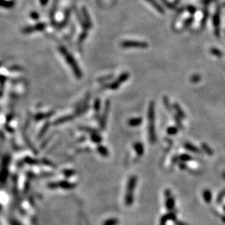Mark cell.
I'll use <instances>...</instances> for the list:
<instances>
[{"mask_svg":"<svg viewBox=\"0 0 225 225\" xmlns=\"http://www.w3.org/2000/svg\"><path fill=\"white\" fill-rule=\"evenodd\" d=\"M148 138L151 143L154 144L156 141V128H155V103L151 101L148 108Z\"/></svg>","mask_w":225,"mask_h":225,"instance_id":"obj_1","label":"cell"},{"mask_svg":"<svg viewBox=\"0 0 225 225\" xmlns=\"http://www.w3.org/2000/svg\"><path fill=\"white\" fill-rule=\"evenodd\" d=\"M138 181V178L135 176H132L128 180V184H127V192H126V197H125V202L127 205H132L133 202V198H134V188H135L136 184Z\"/></svg>","mask_w":225,"mask_h":225,"instance_id":"obj_2","label":"cell"},{"mask_svg":"<svg viewBox=\"0 0 225 225\" xmlns=\"http://www.w3.org/2000/svg\"><path fill=\"white\" fill-rule=\"evenodd\" d=\"M60 51H62V53H63V55L65 57L66 60L68 62V64L70 65V67L73 68V71H74L75 75H76L77 78H80L82 77V73H81L80 69L79 68L78 65H77V62H75V59L73 58V56L68 51L66 50L64 48L61 47L60 48Z\"/></svg>","mask_w":225,"mask_h":225,"instance_id":"obj_3","label":"cell"},{"mask_svg":"<svg viewBox=\"0 0 225 225\" xmlns=\"http://www.w3.org/2000/svg\"><path fill=\"white\" fill-rule=\"evenodd\" d=\"M121 46L126 48H145L148 46V43L145 42L136 41V40H123L121 42Z\"/></svg>","mask_w":225,"mask_h":225,"instance_id":"obj_4","label":"cell"},{"mask_svg":"<svg viewBox=\"0 0 225 225\" xmlns=\"http://www.w3.org/2000/svg\"><path fill=\"white\" fill-rule=\"evenodd\" d=\"M129 77H130V74H129V73L124 72V73H121V74L120 75V76L118 77L114 82L108 85V87L110 88L111 90H116L117 88H119L120 87L121 84H123V82H126V81L129 79Z\"/></svg>","mask_w":225,"mask_h":225,"instance_id":"obj_5","label":"cell"},{"mask_svg":"<svg viewBox=\"0 0 225 225\" xmlns=\"http://www.w3.org/2000/svg\"><path fill=\"white\" fill-rule=\"evenodd\" d=\"M110 108V102L109 99H107L105 102V105L104 111H103L102 115L101 116V119H99V127H100V128L102 129V130H104V129L105 128L107 119H108Z\"/></svg>","mask_w":225,"mask_h":225,"instance_id":"obj_6","label":"cell"},{"mask_svg":"<svg viewBox=\"0 0 225 225\" xmlns=\"http://www.w3.org/2000/svg\"><path fill=\"white\" fill-rule=\"evenodd\" d=\"M46 27V24L45 23H37L35 26L34 27H25L24 29H23V33H27V34H29V33L33 32H41V31L44 30Z\"/></svg>","mask_w":225,"mask_h":225,"instance_id":"obj_7","label":"cell"},{"mask_svg":"<svg viewBox=\"0 0 225 225\" xmlns=\"http://www.w3.org/2000/svg\"><path fill=\"white\" fill-rule=\"evenodd\" d=\"M213 23L214 25V29H215V34L217 37L219 36L220 34V15L219 12H217L214 15L213 19Z\"/></svg>","mask_w":225,"mask_h":225,"instance_id":"obj_8","label":"cell"},{"mask_svg":"<svg viewBox=\"0 0 225 225\" xmlns=\"http://www.w3.org/2000/svg\"><path fill=\"white\" fill-rule=\"evenodd\" d=\"M16 5L13 0H0V7L5 9H12Z\"/></svg>","mask_w":225,"mask_h":225,"instance_id":"obj_9","label":"cell"},{"mask_svg":"<svg viewBox=\"0 0 225 225\" xmlns=\"http://www.w3.org/2000/svg\"><path fill=\"white\" fill-rule=\"evenodd\" d=\"M165 196L167 197V206L169 210L173 209V206H174V200H173V197L171 196L170 191L169 190H166L165 191Z\"/></svg>","mask_w":225,"mask_h":225,"instance_id":"obj_10","label":"cell"},{"mask_svg":"<svg viewBox=\"0 0 225 225\" xmlns=\"http://www.w3.org/2000/svg\"><path fill=\"white\" fill-rule=\"evenodd\" d=\"M142 122H143V119L141 117H135V118H132V119H130L128 121V124L129 126L132 127H138L141 124Z\"/></svg>","mask_w":225,"mask_h":225,"instance_id":"obj_11","label":"cell"},{"mask_svg":"<svg viewBox=\"0 0 225 225\" xmlns=\"http://www.w3.org/2000/svg\"><path fill=\"white\" fill-rule=\"evenodd\" d=\"M134 149L135 151V152L137 153V154L139 156H141L143 155V153H144V146L140 142H138V143H135L134 144Z\"/></svg>","mask_w":225,"mask_h":225,"instance_id":"obj_12","label":"cell"},{"mask_svg":"<svg viewBox=\"0 0 225 225\" xmlns=\"http://www.w3.org/2000/svg\"><path fill=\"white\" fill-rule=\"evenodd\" d=\"M173 108H174V110H176L177 115L179 116L180 119H185V118H186L185 112H184V110H182L181 107H180L179 105L178 104V103H175V104L173 105Z\"/></svg>","mask_w":225,"mask_h":225,"instance_id":"obj_13","label":"cell"},{"mask_svg":"<svg viewBox=\"0 0 225 225\" xmlns=\"http://www.w3.org/2000/svg\"><path fill=\"white\" fill-rule=\"evenodd\" d=\"M97 151L99 153V154L102 155V156H105V157L109 156V151H108V149L102 145H99L97 146Z\"/></svg>","mask_w":225,"mask_h":225,"instance_id":"obj_14","label":"cell"},{"mask_svg":"<svg viewBox=\"0 0 225 225\" xmlns=\"http://www.w3.org/2000/svg\"><path fill=\"white\" fill-rule=\"evenodd\" d=\"M184 148L187 149V151H191V152L193 153H200V150L197 147L194 145L192 143H186L184 144Z\"/></svg>","mask_w":225,"mask_h":225,"instance_id":"obj_15","label":"cell"},{"mask_svg":"<svg viewBox=\"0 0 225 225\" xmlns=\"http://www.w3.org/2000/svg\"><path fill=\"white\" fill-rule=\"evenodd\" d=\"M175 218H176V216H175L174 213H168V214H167V215H165L161 219V222H160V225H165V223L167 222V220H169V219L175 220V219H176Z\"/></svg>","mask_w":225,"mask_h":225,"instance_id":"obj_16","label":"cell"},{"mask_svg":"<svg viewBox=\"0 0 225 225\" xmlns=\"http://www.w3.org/2000/svg\"><path fill=\"white\" fill-rule=\"evenodd\" d=\"M91 141L95 143H99L102 141V138L100 135H99V132L91 134Z\"/></svg>","mask_w":225,"mask_h":225,"instance_id":"obj_17","label":"cell"},{"mask_svg":"<svg viewBox=\"0 0 225 225\" xmlns=\"http://www.w3.org/2000/svg\"><path fill=\"white\" fill-rule=\"evenodd\" d=\"M146 1H148V2L150 3L153 7H154V8L156 9V10H157L158 12H161L162 14L164 13V10L162 8L161 6H160L159 4H157V2H156V1H155V0H146Z\"/></svg>","mask_w":225,"mask_h":225,"instance_id":"obj_18","label":"cell"},{"mask_svg":"<svg viewBox=\"0 0 225 225\" xmlns=\"http://www.w3.org/2000/svg\"><path fill=\"white\" fill-rule=\"evenodd\" d=\"M167 132L169 135H175L178 132V128L176 127H170L167 128Z\"/></svg>","mask_w":225,"mask_h":225,"instance_id":"obj_19","label":"cell"},{"mask_svg":"<svg viewBox=\"0 0 225 225\" xmlns=\"http://www.w3.org/2000/svg\"><path fill=\"white\" fill-rule=\"evenodd\" d=\"M178 158H179V160L184 162L191 161V160L192 159V157H191L189 154H185L180 155V156H178Z\"/></svg>","mask_w":225,"mask_h":225,"instance_id":"obj_20","label":"cell"},{"mask_svg":"<svg viewBox=\"0 0 225 225\" xmlns=\"http://www.w3.org/2000/svg\"><path fill=\"white\" fill-rule=\"evenodd\" d=\"M100 107H101V102L99 99H96L95 104H94V109H95L96 113L98 114L99 110H100Z\"/></svg>","mask_w":225,"mask_h":225,"instance_id":"obj_21","label":"cell"},{"mask_svg":"<svg viewBox=\"0 0 225 225\" xmlns=\"http://www.w3.org/2000/svg\"><path fill=\"white\" fill-rule=\"evenodd\" d=\"M202 148L203 149V151H205L208 155H210V156L213 154V151H212V149L210 148V147L208 146L206 143H202Z\"/></svg>","mask_w":225,"mask_h":225,"instance_id":"obj_22","label":"cell"},{"mask_svg":"<svg viewBox=\"0 0 225 225\" xmlns=\"http://www.w3.org/2000/svg\"><path fill=\"white\" fill-rule=\"evenodd\" d=\"M163 102H164V105H165V108H167V110H169V111H171V109H172V107H171L170 104L169 99H168V98H167V97H164V98H163Z\"/></svg>","mask_w":225,"mask_h":225,"instance_id":"obj_23","label":"cell"},{"mask_svg":"<svg viewBox=\"0 0 225 225\" xmlns=\"http://www.w3.org/2000/svg\"><path fill=\"white\" fill-rule=\"evenodd\" d=\"M118 220L116 219H110L105 222L104 225H116L118 224Z\"/></svg>","mask_w":225,"mask_h":225,"instance_id":"obj_24","label":"cell"},{"mask_svg":"<svg viewBox=\"0 0 225 225\" xmlns=\"http://www.w3.org/2000/svg\"><path fill=\"white\" fill-rule=\"evenodd\" d=\"M29 16H30V18H32L33 20H34V21H38L39 18H40V14H39L38 12H36V11H32V12H31Z\"/></svg>","mask_w":225,"mask_h":225,"instance_id":"obj_25","label":"cell"},{"mask_svg":"<svg viewBox=\"0 0 225 225\" xmlns=\"http://www.w3.org/2000/svg\"><path fill=\"white\" fill-rule=\"evenodd\" d=\"M174 119H175V121H176V122L177 123V125L178 126V127L180 129H183L184 127H183V125H182V122H181L182 119H180L179 116L177 115V116H174Z\"/></svg>","mask_w":225,"mask_h":225,"instance_id":"obj_26","label":"cell"},{"mask_svg":"<svg viewBox=\"0 0 225 225\" xmlns=\"http://www.w3.org/2000/svg\"><path fill=\"white\" fill-rule=\"evenodd\" d=\"M211 52L212 54L215 55V56H218V57H221L222 56V53L219 51V49L216 48H211Z\"/></svg>","mask_w":225,"mask_h":225,"instance_id":"obj_27","label":"cell"},{"mask_svg":"<svg viewBox=\"0 0 225 225\" xmlns=\"http://www.w3.org/2000/svg\"><path fill=\"white\" fill-rule=\"evenodd\" d=\"M204 197H205V200L206 202H209L210 200H211V192H210L208 190H206V191H204Z\"/></svg>","mask_w":225,"mask_h":225,"instance_id":"obj_28","label":"cell"},{"mask_svg":"<svg viewBox=\"0 0 225 225\" xmlns=\"http://www.w3.org/2000/svg\"><path fill=\"white\" fill-rule=\"evenodd\" d=\"M200 79H201V77L199 75H194L191 77V82H193V83L199 82V81L200 80Z\"/></svg>","mask_w":225,"mask_h":225,"instance_id":"obj_29","label":"cell"},{"mask_svg":"<svg viewBox=\"0 0 225 225\" xmlns=\"http://www.w3.org/2000/svg\"><path fill=\"white\" fill-rule=\"evenodd\" d=\"M62 187L65 188V189H70V188H73L74 186H73V184H69L68 182H63V183L62 184Z\"/></svg>","mask_w":225,"mask_h":225,"instance_id":"obj_30","label":"cell"},{"mask_svg":"<svg viewBox=\"0 0 225 225\" xmlns=\"http://www.w3.org/2000/svg\"><path fill=\"white\" fill-rule=\"evenodd\" d=\"M111 77H112V75H110V76L103 77H101V78H99L98 80L99 81V82H103L104 80H110V79H111Z\"/></svg>","mask_w":225,"mask_h":225,"instance_id":"obj_31","label":"cell"},{"mask_svg":"<svg viewBox=\"0 0 225 225\" xmlns=\"http://www.w3.org/2000/svg\"><path fill=\"white\" fill-rule=\"evenodd\" d=\"M179 167L182 170L186 169V167H187V165H186L185 162H180V163H179Z\"/></svg>","mask_w":225,"mask_h":225,"instance_id":"obj_32","label":"cell"},{"mask_svg":"<svg viewBox=\"0 0 225 225\" xmlns=\"http://www.w3.org/2000/svg\"><path fill=\"white\" fill-rule=\"evenodd\" d=\"M40 2L42 6H45L48 2V0H40Z\"/></svg>","mask_w":225,"mask_h":225,"instance_id":"obj_33","label":"cell"},{"mask_svg":"<svg viewBox=\"0 0 225 225\" xmlns=\"http://www.w3.org/2000/svg\"></svg>","mask_w":225,"mask_h":225,"instance_id":"obj_34","label":"cell"}]
</instances>
